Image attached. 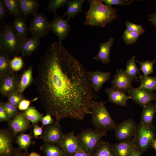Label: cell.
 <instances>
[{
    "instance_id": "1",
    "label": "cell",
    "mask_w": 156,
    "mask_h": 156,
    "mask_svg": "<svg viewBox=\"0 0 156 156\" xmlns=\"http://www.w3.org/2000/svg\"><path fill=\"white\" fill-rule=\"evenodd\" d=\"M34 80L40 102L56 120H82L94 101L87 71L62 42L50 44L40 58Z\"/></svg>"
},
{
    "instance_id": "2",
    "label": "cell",
    "mask_w": 156,
    "mask_h": 156,
    "mask_svg": "<svg viewBox=\"0 0 156 156\" xmlns=\"http://www.w3.org/2000/svg\"><path fill=\"white\" fill-rule=\"evenodd\" d=\"M89 10L86 13V25L103 27L118 18V10L103 3L101 0H89Z\"/></svg>"
},
{
    "instance_id": "3",
    "label": "cell",
    "mask_w": 156,
    "mask_h": 156,
    "mask_svg": "<svg viewBox=\"0 0 156 156\" xmlns=\"http://www.w3.org/2000/svg\"><path fill=\"white\" fill-rule=\"evenodd\" d=\"M92 123L95 129L106 133L117 125L102 101H94L91 108Z\"/></svg>"
},
{
    "instance_id": "4",
    "label": "cell",
    "mask_w": 156,
    "mask_h": 156,
    "mask_svg": "<svg viewBox=\"0 0 156 156\" xmlns=\"http://www.w3.org/2000/svg\"><path fill=\"white\" fill-rule=\"evenodd\" d=\"M0 32V51L14 57L20 53L22 39L15 32L12 25L4 23Z\"/></svg>"
},
{
    "instance_id": "5",
    "label": "cell",
    "mask_w": 156,
    "mask_h": 156,
    "mask_svg": "<svg viewBox=\"0 0 156 156\" xmlns=\"http://www.w3.org/2000/svg\"><path fill=\"white\" fill-rule=\"evenodd\" d=\"M106 133L90 128L82 130L76 136L79 146L84 151L91 154L95 151L101 139Z\"/></svg>"
},
{
    "instance_id": "6",
    "label": "cell",
    "mask_w": 156,
    "mask_h": 156,
    "mask_svg": "<svg viewBox=\"0 0 156 156\" xmlns=\"http://www.w3.org/2000/svg\"><path fill=\"white\" fill-rule=\"evenodd\" d=\"M155 137V128L153 125L148 126L140 122L137 125L134 137L137 150L141 153L146 151Z\"/></svg>"
},
{
    "instance_id": "7",
    "label": "cell",
    "mask_w": 156,
    "mask_h": 156,
    "mask_svg": "<svg viewBox=\"0 0 156 156\" xmlns=\"http://www.w3.org/2000/svg\"><path fill=\"white\" fill-rule=\"evenodd\" d=\"M33 17L28 27L30 34L39 39L45 37L51 30L50 22L46 15L42 13L38 12Z\"/></svg>"
},
{
    "instance_id": "8",
    "label": "cell",
    "mask_w": 156,
    "mask_h": 156,
    "mask_svg": "<svg viewBox=\"0 0 156 156\" xmlns=\"http://www.w3.org/2000/svg\"><path fill=\"white\" fill-rule=\"evenodd\" d=\"M137 126L132 118L123 121L117 125L114 129L116 139L121 142L133 138L135 135Z\"/></svg>"
},
{
    "instance_id": "9",
    "label": "cell",
    "mask_w": 156,
    "mask_h": 156,
    "mask_svg": "<svg viewBox=\"0 0 156 156\" xmlns=\"http://www.w3.org/2000/svg\"><path fill=\"white\" fill-rule=\"evenodd\" d=\"M20 75L12 71L9 73L0 76V92L3 96L18 92Z\"/></svg>"
},
{
    "instance_id": "10",
    "label": "cell",
    "mask_w": 156,
    "mask_h": 156,
    "mask_svg": "<svg viewBox=\"0 0 156 156\" xmlns=\"http://www.w3.org/2000/svg\"><path fill=\"white\" fill-rule=\"evenodd\" d=\"M64 134L59 121L56 120L52 124L44 127L42 135L40 138L44 143L58 144L63 138Z\"/></svg>"
},
{
    "instance_id": "11",
    "label": "cell",
    "mask_w": 156,
    "mask_h": 156,
    "mask_svg": "<svg viewBox=\"0 0 156 156\" xmlns=\"http://www.w3.org/2000/svg\"><path fill=\"white\" fill-rule=\"evenodd\" d=\"M127 92L130 99L142 107L156 99L155 93L139 87L137 88L132 87Z\"/></svg>"
},
{
    "instance_id": "12",
    "label": "cell",
    "mask_w": 156,
    "mask_h": 156,
    "mask_svg": "<svg viewBox=\"0 0 156 156\" xmlns=\"http://www.w3.org/2000/svg\"><path fill=\"white\" fill-rule=\"evenodd\" d=\"M64 151L66 156H72L75 153L83 151L79 147L77 136L72 131L64 134L58 144Z\"/></svg>"
},
{
    "instance_id": "13",
    "label": "cell",
    "mask_w": 156,
    "mask_h": 156,
    "mask_svg": "<svg viewBox=\"0 0 156 156\" xmlns=\"http://www.w3.org/2000/svg\"><path fill=\"white\" fill-rule=\"evenodd\" d=\"M68 20H64L56 14L50 22L51 30L58 37L60 42H62L71 29L68 23Z\"/></svg>"
},
{
    "instance_id": "14",
    "label": "cell",
    "mask_w": 156,
    "mask_h": 156,
    "mask_svg": "<svg viewBox=\"0 0 156 156\" xmlns=\"http://www.w3.org/2000/svg\"><path fill=\"white\" fill-rule=\"evenodd\" d=\"M133 80L125 71L122 69L117 70L111 82L112 87L125 93L132 87Z\"/></svg>"
},
{
    "instance_id": "15",
    "label": "cell",
    "mask_w": 156,
    "mask_h": 156,
    "mask_svg": "<svg viewBox=\"0 0 156 156\" xmlns=\"http://www.w3.org/2000/svg\"><path fill=\"white\" fill-rule=\"evenodd\" d=\"M12 133L9 129L0 130V156H10L15 148L13 146Z\"/></svg>"
},
{
    "instance_id": "16",
    "label": "cell",
    "mask_w": 156,
    "mask_h": 156,
    "mask_svg": "<svg viewBox=\"0 0 156 156\" xmlns=\"http://www.w3.org/2000/svg\"><path fill=\"white\" fill-rule=\"evenodd\" d=\"M87 74L90 86L96 92L100 90L103 84L108 80L111 77L110 72H103L99 70L87 71Z\"/></svg>"
},
{
    "instance_id": "17",
    "label": "cell",
    "mask_w": 156,
    "mask_h": 156,
    "mask_svg": "<svg viewBox=\"0 0 156 156\" xmlns=\"http://www.w3.org/2000/svg\"><path fill=\"white\" fill-rule=\"evenodd\" d=\"M30 121L27 118L23 112L18 113L17 115L8 123L9 129L14 137L18 133L24 132L30 126Z\"/></svg>"
},
{
    "instance_id": "18",
    "label": "cell",
    "mask_w": 156,
    "mask_h": 156,
    "mask_svg": "<svg viewBox=\"0 0 156 156\" xmlns=\"http://www.w3.org/2000/svg\"><path fill=\"white\" fill-rule=\"evenodd\" d=\"M114 156H130L137 150L134 137L111 146Z\"/></svg>"
},
{
    "instance_id": "19",
    "label": "cell",
    "mask_w": 156,
    "mask_h": 156,
    "mask_svg": "<svg viewBox=\"0 0 156 156\" xmlns=\"http://www.w3.org/2000/svg\"><path fill=\"white\" fill-rule=\"evenodd\" d=\"M40 39L32 36L22 39L20 48V53L23 57H29L38 48Z\"/></svg>"
},
{
    "instance_id": "20",
    "label": "cell",
    "mask_w": 156,
    "mask_h": 156,
    "mask_svg": "<svg viewBox=\"0 0 156 156\" xmlns=\"http://www.w3.org/2000/svg\"><path fill=\"white\" fill-rule=\"evenodd\" d=\"M114 38L111 37L106 42L99 44V51L98 54L93 57L94 60L101 61L104 64H108L111 61L109 54L113 46Z\"/></svg>"
},
{
    "instance_id": "21",
    "label": "cell",
    "mask_w": 156,
    "mask_h": 156,
    "mask_svg": "<svg viewBox=\"0 0 156 156\" xmlns=\"http://www.w3.org/2000/svg\"><path fill=\"white\" fill-rule=\"evenodd\" d=\"M24 17L27 18L33 16L38 13L40 7L39 1L36 0H18Z\"/></svg>"
},
{
    "instance_id": "22",
    "label": "cell",
    "mask_w": 156,
    "mask_h": 156,
    "mask_svg": "<svg viewBox=\"0 0 156 156\" xmlns=\"http://www.w3.org/2000/svg\"><path fill=\"white\" fill-rule=\"evenodd\" d=\"M105 92L108 96L109 101L118 105L125 106L130 97L125 93L112 87L107 88Z\"/></svg>"
},
{
    "instance_id": "23",
    "label": "cell",
    "mask_w": 156,
    "mask_h": 156,
    "mask_svg": "<svg viewBox=\"0 0 156 156\" xmlns=\"http://www.w3.org/2000/svg\"><path fill=\"white\" fill-rule=\"evenodd\" d=\"M142 107L140 122L148 126L153 125L154 117L156 113L154 105L151 102Z\"/></svg>"
},
{
    "instance_id": "24",
    "label": "cell",
    "mask_w": 156,
    "mask_h": 156,
    "mask_svg": "<svg viewBox=\"0 0 156 156\" xmlns=\"http://www.w3.org/2000/svg\"><path fill=\"white\" fill-rule=\"evenodd\" d=\"M27 20L26 18L22 17L14 18L13 21L12 27L22 39L27 37L28 27L26 24Z\"/></svg>"
},
{
    "instance_id": "25",
    "label": "cell",
    "mask_w": 156,
    "mask_h": 156,
    "mask_svg": "<svg viewBox=\"0 0 156 156\" xmlns=\"http://www.w3.org/2000/svg\"><path fill=\"white\" fill-rule=\"evenodd\" d=\"M32 72V65H31L20 75L18 87V92L19 93L22 94L25 89L33 82Z\"/></svg>"
},
{
    "instance_id": "26",
    "label": "cell",
    "mask_w": 156,
    "mask_h": 156,
    "mask_svg": "<svg viewBox=\"0 0 156 156\" xmlns=\"http://www.w3.org/2000/svg\"><path fill=\"white\" fill-rule=\"evenodd\" d=\"M84 0H68L67 3V8L62 17L68 16L67 19L70 17L75 18L79 12H83L81 9V5Z\"/></svg>"
},
{
    "instance_id": "27",
    "label": "cell",
    "mask_w": 156,
    "mask_h": 156,
    "mask_svg": "<svg viewBox=\"0 0 156 156\" xmlns=\"http://www.w3.org/2000/svg\"><path fill=\"white\" fill-rule=\"evenodd\" d=\"M7 13L15 18L24 17L18 0H2Z\"/></svg>"
},
{
    "instance_id": "28",
    "label": "cell",
    "mask_w": 156,
    "mask_h": 156,
    "mask_svg": "<svg viewBox=\"0 0 156 156\" xmlns=\"http://www.w3.org/2000/svg\"><path fill=\"white\" fill-rule=\"evenodd\" d=\"M40 149L46 156H66L64 151L57 144L44 143Z\"/></svg>"
},
{
    "instance_id": "29",
    "label": "cell",
    "mask_w": 156,
    "mask_h": 156,
    "mask_svg": "<svg viewBox=\"0 0 156 156\" xmlns=\"http://www.w3.org/2000/svg\"><path fill=\"white\" fill-rule=\"evenodd\" d=\"M33 137L31 133L26 134L22 132L16 136L15 142L18 145V148L28 155V148L34 143L32 140Z\"/></svg>"
},
{
    "instance_id": "30",
    "label": "cell",
    "mask_w": 156,
    "mask_h": 156,
    "mask_svg": "<svg viewBox=\"0 0 156 156\" xmlns=\"http://www.w3.org/2000/svg\"><path fill=\"white\" fill-rule=\"evenodd\" d=\"M23 112L27 118L31 122L32 125H33L38 124V122L40 121L44 116L43 114L39 112L33 106H29Z\"/></svg>"
},
{
    "instance_id": "31",
    "label": "cell",
    "mask_w": 156,
    "mask_h": 156,
    "mask_svg": "<svg viewBox=\"0 0 156 156\" xmlns=\"http://www.w3.org/2000/svg\"><path fill=\"white\" fill-rule=\"evenodd\" d=\"M138 78L140 83L139 87L152 92L156 90V77L141 75Z\"/></svg>"
},
{
    "instance_id": "32",
    "label": "cell",
    "mask_w": 156,
    "mask_h": 156,
    "mask_svg": "<svg viewBox=\"0 0 156 156\" xmlns=\"http://www.w3.org/2000/svg\"><path fill=\"white\" fill-rule=\"evenodd\" d=\"M92 156H114L111 145L106 141H101Z\"/></svg>"
},
{
    "instance_id": "33",
    "label": "cell",
    "mask_w": 156,
    "mask_h": 156,
    "mask_svg": "<svg viewBox=\"0 0 156 156\" xmlns=\"http://www.w3.org/2000/svg\"><path fill=\"white\" fill-rule=\"evenodd\" d=\"M8 55L0 51V76L12 72L10 65L11 60Z\"/></svg>"
},
{
    "instance_id": "34",
    "label": "cell",
    "mask_w": 156,
    "mask_h": 156,
    "mask_svg": "<svg viewBox=\"0 0 156 156\" xmlns=\"http://www.w3.org/2000/svg\"><path fill=\"white\" fill-rule=\"evenodd\" d=\"M135 56H133L127 61L125 71L127 75L136 81H138V74H140L139 69L135 63Z\"/></svg>"
},
{
    "instance_id": "35",
    "label": "cell",
    "mask_w": 156,
    "mask_h": 156,
    "mask_svg": "<svg viewBox=\"0 0 156 156\" xmlns=\"http://www.w3.org/2000/svg\"><path fill=\"white\" fill-rule=\"evenodd\" d=\"M135 61L140 64L141 68L139 70H142L144 75L147 76L153 72V65L155 62V59L152 61L147 60L140 62L135 60Z\"/></svg>"
},
{
    "instance_id": "36",
    "label": "cell",
    "mask_w": 156,
    "mask_h": 156,
    "mask_svg": "<svg viewBox=\"0 0 156 156\" xmlns=\"http://www.w3.org/2000/svg\"><path fill=\"white\" fill-rule=\"evenodd\" d=\"M68 0H50L48 2L47 9L49 12L53 13L56 15L57 10L67 4Z\"/></svg>"
},
{
    "instance_id": "37",
    "label": "cell",
    "mask_w": 156,
    "mask_h": 156,
    "mask_svg": "<svg viewBox=\"0 0 156 156\" xmlns=\"http://www.w3.org/2000/svg\"><path fill=\"white\" fill-rule=\"evenodd\" d=\"M141 35L138 33L130 32L125 30L122 36V38L123 41L126 45H131L138 40Z\"/></svg>"
},
{
    "instance_id": "38",
    "label": "cell",
    "mask_w": 156,
    "mask_h": 156,
    "mask_svg": "<svg viewBox=\"0 0 156 156\" xmlns=\"http://www.w3.org/2000/svg\"><path fill=\"white\" fill-rule=\"evenodd\" d=\"M0 103L8 116L11 119L14 118L18 113V107L8 101L5 103L1 102Z\"/></svg>"
},
{
    "instance_id": "39",
    "label": "cell",
    "mask_w": 156,
    "mask_h": 156,
    "mask_svg": "<svg viewBox=\"0 0 156 156\" xmlns=\"http://www.w3.org/2000/svg\"><path fill=\"white\" fill-rule=\"evenodd\" d=\"M7 97L8 102L17 107L21 101L24 99L22 94L18 92L12 93Z\"/></svg>"
},
{
    "instance_id": "40",
    "label": "cell",
    "mask_w": 156,
    "mask_h": 156,
    "mask_svg": "<svg viewBox=\"0 0 156 156\" xmlns=\"http://www.w3.org/2000/svg\"><path fill=\"white\" fill-rule=\"evenodd\" d=\"M23 63L22 58L16 56L11 60L10 67L12 70L14 72L20 70L23 66Z\"/></svg>"
},
{
    "instance_id": "41",
    "label": "cell",
    "mask_w": 156,
    "mask_h": 156,
    "mask_svg": "<svg viewBox=\"0 0 156 156\" xmlns=\"http://www.w3.org/2000/svg\"><path fill=\"white\" fill-rule=\"evenodd\" d=\"M126 30L129 31L141 34L145 31L142 25L133 23L127 21L126 22Z\"/></svg>"
},
{
    "instance_id": "42",
    "label": "cell",
    "mask_w": 156,
    "mask_h": 156,
    "mask_svg": "<svg viewBox=\"0 0 156 156\" xmlns=\"http://www.w3.org/2000/svg\"><path fill=\"white\" fill-rule=\"evenodd\" d=\"M102 1L107 5L112 6V5H129L134 1L133 0H102Z\"/></svg>"
},
{
    "instance_id": "43",
    "label": "cell",
    "mask_w": 156,
    "mask_h": 156,
    "mask_svg": "<svg viewBox=\"0 0 156 156\" xmlns=\"http://www.w3.org/2000/svg\"><path fill=\"white\" fill-rule=\"evenodd\" d=\"M52 116L50 114L47 113L46 115L42 118L40 121L42 123V127H43L54 123V119Z\"/></svg>"
},
{
    "instance_id": "44",
    "label": "cell",
    "mask_w": 156,
    "mask_h": 156,
    "mask_svg": "<svg viewBox=\"0 0 156 156\" xmlns=\"http://www.w3.org/2000/svg\"><path fill=\"white\" fill-rule=\"evenodd\" d=\"M8 16L2 0H0V22L3 23Z\"/></svg>"
},
{
    "instance_id": "45",
    "label": "cell",
    "mask_w": 156,
    "mask_h": 156,
    "mask_svg": "<svg viewBox=\"0 0 156 156\" xmlns=\"http://www.w3.org/2000/svg\"><path fill=\"white\" fill-rule=\"evenodd\" d=\"M12 119L8 116L4 109L2 104L0 103V121L2 122L6 121L9 122Z\"/></svg>"
},
{
    "instance_id": "46",
    "label": "cell",
    "mask_w": 156,
    "mask_h": 156,
    "mask_svg": "<svg viewBox=\"0 0 156 156\" xmlns=\"http://www.w3.org/2000/svg\"><path fill=\"white\" fill-rule=\"evenodd\" d=\"M31 101L25 99H23L18 106V109L21 111H24L29 106Z\"/></svg>"
},
{
    "instance_id": "47",
    "label": "cell",
    "mask_w": 156,
    "mask_h": 156,
    "mask_svg": "<svg viewBox=\"0 0 156 156\" xmlns=\"http://www.w3.org/2000/svg\"><path fill=\"white\" fill-rule=\"evenodd\" d=\"M42 127H39L38 125V124H36L34 125L33 130L34 137L38 138V136H42L43 131Z\"/></svg>"
},
{
    "instance_id": "48",
    "label": "cell",
    "mask_w": 156,
    "mask_h": 156,
    "mask_svg": "<svg viewBox=\"0 0 156 156\" xmlns=\"http://www.w3.org/2000/svg\"><path fill=\"white\" fill-rule=\"evenodd\" d=\"M26 155L27 154L18 148H15L13 152L10 156H27Z\"/></svg>"
},
{
    "instance_id": "49",
    "label": "cell",
    "mask_w": 156,
    "mask_h": 156,
    "mask_svg": "<svg viewBox=\"0 0 156 156\" xmlns=\"http://www.w3.org/2000/svg\"><path fill=\"white\" fill-rule=\"evenodd\" d=\"M149 21L152 22L153 25L156 27V11L148 16Z\"/></svg>"
},
{
    "instance_id": "50",
    "label": "cell",
    "mask_w": 156,
    "mask_h": 156,
    "mask_svg": "<svg viewBox=\"0 0 156 156\" xmlns=\"http://www.w3.org/2000/svg\"><path fill=\"white\" fill-rule=\"evenodd\" d=\"M72 156H92L90 154L83 151L78 152Z\"/></svg>"
},
{
    "instance_id": "51",
    "label": "cell",
    "mask_w": 156,
    "mask_h": 156,
    "mask_svg": "<svg viewBox=\"0 0 156 156\" xmlns=\"http://www.w3.org/2000/svg\"><path fill=\"white\" fill-rule=\"evenodd\" d=\"M141 153L136 150L134 151L130 156H141Z\"/></svg>"
},
{
    "instance_id": "52",
    "label": "cell",
    "mask_w": 156,
    "mask_h": 156,
    "mask_svg": "<svg viewBox=\"0 0 156 156\" xmlns=\"http://www.w3.org/2000/svg\"><path fill=\"white\" fill-rule=\"evenodd\" d=\"M151 145L156 151V139H155L153 141Z\"/></svg>"
},
{
    "instance_id": "53",
    "label": "cell",
    "mask_w": 156,
    "mask_h": 156,
    "mask_svg": "<svg viewBox=\"0 0 156 156\" xmlns=\"http://www.w3.org/2000/svg\"><path fill=\"white\" fill-rule=\"evenodd\" d=\"M28 156H40V155L37 153L32 152Z\"/></svg>"
},
{
    "instance_id": "54",
    "label": "cell",
    "mask_w": 156,
    "mask_h": 156,
    "mask_svg": "<svg viewBox=\"0 0 156 156\" xmlns=\"http://www.w3.org/2000/svg\"><path fill=\"white\" fill-rule=\"evenodd\" d=\"M155 101V104L154 105L156 110V99Z\"/></svg>"
},
{
    "instance_id": "55",
    "label": "cell",
    "mask_w": 156,
    "mask_h": 156,
    "mask_svg": "<svg viewBox=\"0 0 156 156\" xmlns=\"http://www.w3.org/2000/svg\"><path fill=\"white\" fill-rule=\"evenodd\" d=\"M155 94L156 95V92L155 93Z\"/></svg>"
}]
</instances>
